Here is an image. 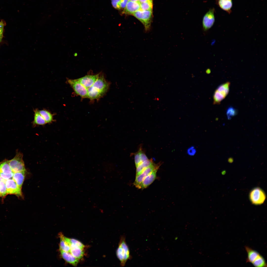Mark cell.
<instances>
[{
  "label": "cell",
  "instance_id": "cell-6",
  "mask_svg": "<svg viewBox=\"0 0 267 267\" xmlns=\"http://www.w3.org/2000/svg\"><path fill=\"white\" fill-rule=\"evenodd\" d=\"M67 82L76 94L83 98H88V89L76 79H68Z\"/></svg>",
  "mask_w": 267,
  "mask_h": 267
},
{
  "label": "cell",
  "instance_id": "cell-7",
  "mask_svg": "<svg viewBox=\"0 0 267 267\" xmlns=\"http://www.w3.org/2000/svg\"><path fill=\"white\" fill-rule=\"evenodd\" d=\"M215 12L214 8H210L203 16L202 23L203 29L204 31H207L214 25L215 20Z\"/></svg>",
  "mask_w": 267,
  "mask_h": 267
},
{
  "label": "cell",
  "instance_id": "cell-32",
  "mask_svg": "<svg viewBox=\"0 0 267 267\" xmlns=\"http://www.w3.org/2000/svg\"><path fill=\"white\" fill-rule=\"evenodd\" d=\"M129 0H121L119 4L120 9H124Z\"/></svg>",
  "mask_w": 267,
  "mask_h": 267
},
{
  "label": "cell",
  "instance_id": "cell-25",
  "mask_svg": "<svg viewBox=\"0 0 267 267\" xmlns=\"http://www.w3.org/2000/svg\"><path fill=\"white\" fill-rule=\"evenodd\" d=\"M256 267H267V264L264 258L260 255L252 263Z\"/></svg>",
  "mask_w": 267,
  "mask_h": 267
},
{
  "label": "cell",
  "instance_id": "cell-26",
  "mask_svg": "<svg viewBox=\"0 0 267 267\" xmlns=\"http://www.w3.org/2000/svg\"><path fill=\"white\" fill-rule=\"evenodd\" d=\"M64 238L65 241L68 245L70 244H72L83 249L85 247V245L81 242L77 240L73 239L68 238L64 236Z\"/></svg>",
  "mask_w": 267,
  "mask_h": 267
},
{
  "label": "cell",
  "instance_id": "cell-8",
  "mask_svg": "<svg viewBox=\"0 0 267 267\" xmlns=\"http://www.w3.org/2000/svg\"><path fill=\"white\" fill-rule=\"evenodd\" d=\"M14 173L12 172L8 162L4 160L0 163V176L5 180L12 178Z\"/></svg>",
  "mask_w": 267,
  "mask_h": 267
},
{
  "label": "cell",
  "instance_id": "cell-15",
  "mask_svg": "<svg viewBox=\"0 0 267 267\" xmlns=\"http://www.w3.org/2000/svg\"><path fill=\"white\" fill-rule=\"evenodd\" d=\"M62 257L67 263L74 266H76L79 261L78 259L73 256L70 252L60 250Z\"/></svg>",
  "mask_w": 267,
  "mask_h": 267
},
{
  "label": "cell",
  "instance_id": "cell-13",
  "mask_svg": "<svg viewBox=\"0 0 267 267\" xmlns=\"http://www.w3.org/2000/svg\"><path fill=\"white\" fill-rule=\"evenodd\" d=\"M158 169L155 170L145 177L141 183V189L147 188L154 182L156 178V173Z\"/></svg>",
  "mask_w": 267,
  "mask_h": 267
},
{
  "label": "cell",
  "instance_id": "cell-20",
  "mask_svg": "<svg viewBox=\"0 0 267 267\" xmlns=\"http://www.w3.org/2000/svg\"><path fill=\"white\" fill-rule=\"evenodd\" d=\"M154 163L153 160L149 159L140 163L136 168V175L137 176L140 174L143 170L150 166Z\"/></svg>",
  "mask_w": 267,
  "mask_h": 267
},
{
  "label": "cell",
  "instance_id": "cell-28",
  "mask_svg": "<svg viewBox=\"0 0 267 267\" xmlns=\"http://www.w3.org/2000/svg\"><path fill=\"white\" fill-rule=\"evenodd\" d=\"M7 194L5 182L0 181V197H4Z\"/></svg>",
  "mask_w": 267,
  "mask_h": 267
},
{
  "label": "cell",
  "instance_id": "cell-1",
  "mask_svg": "<svg viewBox=\"0 0 267 267\" xmlns=\"http://www.w3.org/2000/svg\"><path fill=\"white\" fill-rule=\"evenodd\" d=\"M117 257L120 262L121 266H125L127 262L132 258L130 251L124 236L121 237L118 247L116 251Z\"/></svg>",
  "mask_w": 267,
  "mask_h": 267
},
{
  "label": "cell",
  "instance_id": "cell-16",
  "mask_svg": "<svg viewBox=\"0 0 267 267\" xmlns=\"http://www.w3.org/2000/svg\"><path fill=\"white\" fill-rule=\"evenodd\" d=\"M26 171L14 173L13 179L16 182L19 187L22 189L25 176Z\"/></svg>",
  "mask_w": 267,
  "mask_h": 267
},
{
  "label": "cell",
  "instance_id": "cell-12",
  "mask_svg": "<svg viewBox=\"0 0 267 267\" xmlns=\"http://www.w3.org/2000/svg\"><path fill=\"white\" fill-rule=\"evenodd\" d=\"M140 8V3L139 1L129 0L122 13L126 14L133 15Z\"/></svg>",
  "mask_w": 267,
  "mask_h": 267
},
{
  "label": "cell",
  "instance_id": "cell-5",
  "mask_svg": "<svg viewBox=\"0 0 267 267\" xmlns=\"http://www.w3.org/2000/svg\"><path fill=\"white\" fill-rule=\"evenodd\" d=\"M161 163L157 164L154 163L146 168L140 174L136 176L134 184L136 187L141 189V183L145 177L150 173L156 169H158L161 164Z\"/></svg>",
  "mask_w": 267,
  "mask_h": 267
},
{
  "label": "cell",
  "instance_id": "cell-23",
  "mask_svg": "<svg viewBox=\"0 0 267 267\" xmlns=\"http://www.w3.org/2000/svg\"><path fill=\"white\" fill-rule=\"evenodd\" d=\"M88 89V98L91 100L97 99L99 98L103 95L95 90L92 86Z\"/></svg>",
  "mask_w": 267,
  "mask_h": 267
},
{
  "label": "cell",
  "instance_id": "cell-35",
  "mask_svg": "<svg viewBox=\"0 0 267 267\" xmlns=\"http://www.w3.org/2000/svg\"><path fill=\"white\" fill-rule=\"evenodd\" d=\"M4 179H3V178H1V177H0V181H4Z\"/></svg>",
  "mask_w": 267,
  "mask_h": 267
},
{
  "label": "cell",
  "instance_id": "cell-34",
  "mask_svg": "<svg viewBox=\"0 0 267 267\" xmlns=\"http://www.w3.org/2000/svg\"><path fill=\"white\" fill-rule=\"evenodd\" d=\"M228 161L229 162H231L233 161V160L232 158H230L229 159Z\"/></svg>",
  "mask_w": 267,
  "mask_h": 267
},
{
  "label": "cell",
  "instance_id": "cell-24",
  "mask_svg": "<svg viewBox=\"0 0 267 267\" xmlns=\"http://www.w3.org/2000/svg\"><path fill=\"white\" fill-rule=\"evenodd\" d=\"M230 85L229 82H227L220 85L216 90L225 97L229 92Z\"/></svg>",
  "mask_w": 267,
  "mask_h": 267
},
{
  "label": "cell",
  "instance_id": "cell-4",
  "mask_svg": "<svg viewBox=\"0 0 267 267\" xmlns=\"http://www.w3.org/2000/svg\"><path fill=\"white\" fill-rule=\"evenodd\" d=\"M250 199L251 202L256 205L263 204L265 200L266 196L263 190L259 188H256L250 193Z\"/></svg>",
  "mask_w": 267,
  "mask_h": 267
},
{
  "label": "cell",
  "instance_id": "cell-22",
  "mask_svg": "<svg viewBox=\"0 0 267 267\" xmlns=\"http://www.w3.org/2000/svg\"><path fill=\"white\" fill-rule=\"evenodd\" d=\"M60 239L59 244V249L64 251L70 253V246L65 240L64 235L62 233L59 234Z\"/></svg>",
  "mask_w": 267,
  "mask_h": 267
},
{
  "label": "cell",
  "instance_id": "cell-27",
  "mask_svg": "<svg viewBox=\"0 0 267 267\" xmlns=\"http://www.w3.org/2000/svg\"><path fill=\"white\" fill-rule=\"evenodd\" d=\"M140 9L143 10H152L153 1H149L140 3Z\"/></svg>",
  "mask_w": 267,
  "mask_h": 267
},
{
  "label": "cell",
  "instance_id": "cell-21",
  "mask_svg": "<svg viewBox=\"0 0 267 267\" xmlns=\"http://www.w3.org/2000/svg\"><path fill=\"white\" fill-rule=\"evenodd\" d=\"M38 111L45 121L46 124L50 123L54 121L53 114L45 110H38Z\"/></svg>",
  "mask_w": 267,
  "mask_h": 267
},
{
  "label": "cell",
  "instance_id": "cell-14",
  "mask_svg": "<svg viewBox=\"0 0 267 267\" xmlns=\"http://www.w3.org/2000/svg\"><path fill=\"white\" fill-rule=\"evenodd\" d=\"M216 3L222 10L230 14L233 6L232 0H217Z\"/></svg>",
  "mask_w": 267,
  "mask_h": 267
},
{
  "label": "cell",
  "instance_id": "cell-2",
  "mask_svg": "<svg viewBox=\"0 0 267 267\" xmlns=\"http://www.w3.org/2000/svg\"><path fill=\"white\" fill-rule=\"evenodd\" d=\"M133 15L142 23L146 31L150 30L152 19V10H143L140 9Z\"/></svg>",
  "mask_w": 267,
  "mask_h": 267
},
{
  "label": "cell",
  "instance_id": "cell-18",
  "mask_svg": "<svg viewBox=\"0 0 267 267\" xmlns=\"http://www.w3.org/2000/svg\"><path fill=\"white\" fill-rule=\"evenodd\" d=\"M69 245L70 247V253L73 256L78 259L83 257L84 253L83 249L72 244Z\"/></svg>",
  "mask_w": 267,
  "mask_h": 267
},
{
  "label": "cell",
  "instance_id": "cell-29",
  "mask_svg": "<svg viewBox=\"0 0 267 267\" xmlns=\"http://www.w3.org/2000/svg\"><path fill=\"white\" fill-rule=\"evenodd\" d=\"M237 111L233 107H230L227 109L226 114L228 119H230L231 117L235 116L237 114Z\"/></svg>",
  "mask_w": 267,
  "mask_h": 267
},
{
  "label": "cell",
  "instance_id": "cell-17",
  "mask_svg": "<svg viewBox=\"0 0 267 267\" xmlns=\"http://www.w3.org/2000/svg\"><path fill=\"white\" fill-rule=\"evenodd\" d=\"M245 248L247 255L246 262L252 263L260 254L257 251L248 246H245Z\"/></svg>",
  "mask_w": 267,
  "mask_h": 267
},
{
  "label": "cell",
  "instance_id": "cell-9",
  "mask_svg": "<svg viewBox=\"0 0 267 267\" xmlns=\"http://www.w3.org/2000/svg\"><path fill=\"white\" fill-rule=\"evenodd\" d=\"M7 194H14L21 197L23 196L22 189L12 178L7 179L5 182Z\"/></svg>",
  "mask_w": 267,
  "mask_h": 267
},
{
  "label": "cell",
  "instance_id": "cell-11",
  "mask_svg": "<svg viewBox=\"0 0 267 267\" xmlns=\"http://www.w3.org/2000/svg\"><path fill=\"white\" fill-rule=\"evenodd\" d=\"M99 74L88 75L76 79L86 88L88 89L92 86L98 78Z\"/></svg>",
  "mask_w": 267,
  "mask_h": 267
},
{
  "label": "cell",
  "instance_id": "cell-31",
  "mask_svg": "<svg viewBox=\"0 0 267 267\" xmlns=\"http://www.w3.org/2000/svg\"><path fill=\"white\" fill-rule=\"evenodd\" d=\"M121 0H111V3L113 7L117 9H120L119 3Z\"/></svg>",
  "mask_w": 267,
  "mask_h": 267
},
{
  "label": "cell",
  "instance_id": "cell-36",
  "mask_svg": "<svg viewBox=\"0 0 267 267\" xmlns=\"http://www.w3.org/2000/svg\"><path fill=\"white\" fill-rule=\"evenodd\" d=\"M129 0L133 1H138L139 0Z\"/></svg>",
  "mask_w": 267,
  "mask_h": 267
},
{
  "label": "cell",
  "instance_id": "cell-30",
  "mask_svg": "<svg viewBox=\"0 0 267 267\" xmlns=\"http://www.w3.org/2000/svg\"><path fill=\"white\" fill-rule=\"evenodd\" d=\"M5 23L3 21L0 22V42L1 41L3 37L4 27Z\"/></svg>",
  "mask_w": 267,
  "mask_h": 267
},
{
  "label": "cell",
  "instance_id": "cell-33",
  "mask_svg": "<svg viewBox=\"0 0 267 267\" xmlns=\"http://www.w3.org/2000/svg\"><path fill=\"white\" fill-rule=\"evenodd\" d=\"M151 1H152V0H139L138 1L140 3Z\"/></svg>",
  "mask_w": 267,
  "mask_h": 267
},
{
  "label": "cell",
  "instance_id": "cell-19",
  "mask_svg": "<svg viewBox=\"0 0 267 267\" xmlns=\"http://www.w3.org/2000/svg\"><path fill=\"white\" fill-rule=\"evenodd\" d=\"M46 123L42 116L39 113L38 110L34 111V120L33 122V125H44Z\"/></svg>",
  "mask_w": 267,
  "mask_h": 267
},
{
  "label": "cell",
  "instance_id": "cell-10",
  "mask_svg": "<svg viewBox=\"0 0 267 267\" xmlns=\"http://www.w3.org/2000/svg\"><path fill=\"white\" fill-rule=\"evenodd\" d=\"M92 86L103 95L108 89L109 84L103 75H99L98 78Z\"/></svg>",
  "mask_w": 267,
  "mask_h": 267
},
{
  "label": "cell",
  "instance_id": "cell-3",
  "mask_svg": "<svg viewBox=\"0 0 267 267\" xmlns=\"http://www.w3.org/2000/svg\"><path fill=\"white\" fill-rule=\"evenodd\" d=\"M23 156L22 153L17 151L14 158L8 160L9 166L14 173L26 171Z\"/></svg>",
  "mask_w": 267,
  "mask_h": 267
}]
</instances>
